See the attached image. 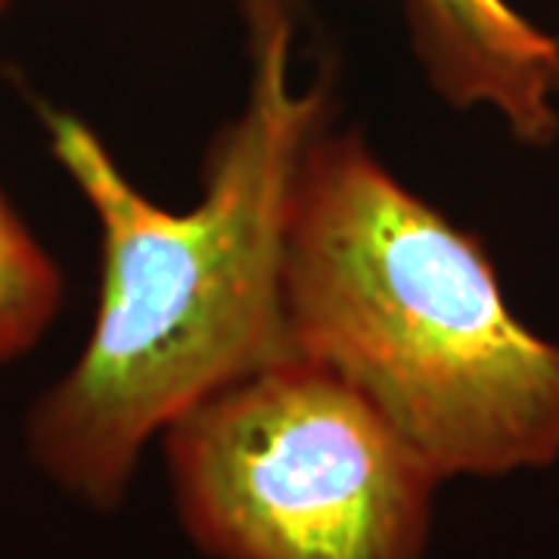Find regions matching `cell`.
<instances>
[{"mask_svg":"<svg viewBox=\"0 0 559 559\" xmlns=\"http://www.w3.org/2000/svg\"><path fill=\"white\" fill-rule=\"evenodd\" d=\"M246 87L205 153L202 197L165 209L69 109L40 106L50 156L100 237L79 358L25 417V454L66 498L119 510L146 448L193 404L293 355L283 308L289 221L333 81H301L293 0H240Z\"/></svg>","mask_w":559,"mask_h":559,"instance_id":"1","label":"cell"},{"mask_svg":"<svg viewBox=\"0 0 559 559\" xmlns=\"http://www.w3.org/2000/svg\"><path fill=\"white\" fill-rule=\"evenodd\" d=\"M283 308L293 355L348 382L444 481L559 457V345L510 311L485 246L355 131L308 153Z\"/></svg>","mask_w":559,"mask_h":559,"instance_id":"2","label":"cell"},{"mask_svg":"<svg viewBox=\"0 0 559 559\" xmlns=\"http://www.w3.org/2000/svg\"><path fill=\"white\" fill-rule=\"evenodd\" d=\"M180 532L209 559H426L444 485L380 411L286 355L159 439Z\"/></svg>","mask_w":559,"mask_h":559,"instance_id":"3","label":"cell"},{"mask_svg":"<svg viewBox=\"0 0 559 559\" xmlns=\"http://www.w3.org/2000/svg\"><path fill=\"white\" fill-rule=\"evenodd\" d=\"M426 81L448 106L491 109L513 138L547 146L559 134V40L507 0H404Z\"/></svg>","mask_w":559,"mask_h":559,"instance_id":"4","label":"cell"},{"mask_svg":"<svg viewBox=\"0 0 559 559\" xmlns=\"http://www.w3.org/2000/svg\"><path fill=\"white\" fill-rule=\"evenodd\" d=\"M60 308V264L0 190V367L32 355Z\"/></svg>","mask_w":559,"mask_h":559,"instance_id":"5","label":"cell"},{"mask_svg":"<svg viewBox=\"0 0 559 559\" xmlns=\"http://www.w3.org/2000/svg\"><path fill=\"white\" fill-rule=\"evenodd\" d=\"M10 3H13V0H0V16H3V13L10 10Z\"/></svg>","mask_w":559,"mask_h":559,"instance_id":"6","label":"cell"}]
</instances>
